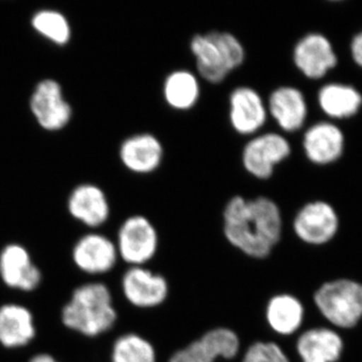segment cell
Masks as SVG:
<instances>
[{
  "instance_id": "6da1fadb",
  "label": "cell",
  "mask_w": 362,
  "mask_h": 362,
  "mask_svg": "<svg viewBox=\"0 0 362 362\" xmlns=\"http://www.w3.org/2000/svg\"><path fill=\"white\" fill-rule=\"evenodd\" d=\"M221 221L226 244L252 261L270 259L284 240L282 209L266 195L252 199L233 195L221 211Z\"/></svg>"
},
{
  "instance_id": "7a4b0ae2",
  "label": "cell",
  "mask_w": 362,
  "mask_h": 362,
  "mask_svg": "<svg viewBox=\"0 0 362 362\" xmlns=\"http://www.w3.org/2000/svg\"><path fill=\"white\" fill-rule=\"evenodd\" d=\"M119 313L110 288L105 283L78 286L61 312L65 327L86 337H99L113 329Z\"/></svg>"
},
{
  "instance_id": "3957f363",
  "label": "cell",
  "mask_w": 362,
  "mask_h": 362,
  "mask_svg": "<svg viewBox=\"0 0 362 362\" xmlns=\"http://www.w3.org/2000/svg\"><path fill=\"white\" fill-rule=\"evenodd\" d=\"M189 49L194 57L197 75L211 84L223 82L246 59V51L239 37L221 30L194 35Z\"/></svg>"
},
{
  "instance_id": "277c9868",
  "label": "cell",
  "mask_w": 362,
  "mask_h": 362,
  "mask_svg": "<svg viewBox=\"0 0 362 362\" xmlns=\"http://www.w3.org/2000/svg\"><path fill=\"white\" fill-rule=\"evenodd\" d=\"M115 244L119 259L127 267L150 266L160 252L161 233L148 216L131 214L119 226Z\"/></svg>"
},
{
  "instance_id": "5b68a950",
  "label": "cell",
  "mask_w": 362,
  "mask_h": 362,
  "mask_svg": "<svg viewBox=\"0 0 362 362\" xmlns=\"http://www.w3.org/2000/svg\"><path fill=\"white\" fill-rule=\"evenodd\" d=\"M243 349L237 331L216 326L173 350L164 362H233L239 359Z\"/></svg>"
},
{
  "instance_id": "8992f818",
  "label": "cell",
  "mask_w": 362,
  "mask_h": 362,
  "mask_svg": "<svg viewBox=\"0 0 362 362\" xmlns=\"http://www.w3.org/2000/svg\"><path fill=\"white\" fill-rule=\"evenodd\" d=\"M120 288L125 301L142 312L158 310L171 297L168 278L150 266L127 267L121 277Z\"/></svg>"
},
{
  "instance_id": "52a82bcc",
  "label": "cell",
  "mask_w": 362,
  "mask_h": 362,
  "mask_svg": "<svg viewBox=\"0 0 362 362\" xmlns=\"http://www.w3.org/2000/svg\"><path fill=\"white\" fill-rule=\"evenodd\" d=\"M313 301L324 318L337 327H352L362 316V285L349 280L324 283Z\"/></svg>"
},
{
  "instance_id": "ba28073f",
  "label": "cell",
  "mask_w": 362,
  "mask_h": 362,
  "mask_svg": "<svg viewBox=\"0 0 362 362\" xmlns=\"http://www.w3.org/2000/svg\"><path fill=\"white\" fill-rule=\"evenodd\" d=\"M28 108L35 122L47 132L65 129L73 119V107L59 81L47 78L33 88Z\"/></svg>"
},
{
  "instance_id": "9c48e42d",
  "label": "cell",
  "mask_w": 362,
  "mask_h": 362,
  "mask_svg": "<svg viewBox=\"0 0 362 362\" xmlns=\"http://www.w3.org/2000/svg\"><path fill=\"white\" fill-rule=\"evenodd\" d=\"M291 153V143L284 135L278 132L258 133L252 136L243 148V168L257 180H267Z\"/></svg>"
},
{
  "instance_id": "30bf717a",
  "label": "cell",
  "mask_w": 362,
  "mask_h": 362,
  "mask_svg": "<svg viewBox=\"0 0 362 362\" xmlns=\"http://www.w3.org/2000/svg\"><path fill=\"white\" fill-rule=\"evenodd\" d=\"M339 220L335 209L328 202H307L298 209L292 221L295 237L310 246H321L330 242L337 233Z\"/></svg>"
},
{
  "instance_id": "8fae6325",
  "label": "cell",
  "mask_w": 362,
  "mask_h": 362,
  "mask_svg": "<svg viewBox=\"0 0 362 362\" xmlns=\"http://www.w3.org/2000/svg\"><path fill=\"white\" fill-rule=\"evenodd\" d=\"M305 306L299 297L289 291L274 293L266 300L263 321L272 338H289L297 334L305 321Z\"/></svg>"
},
{
  "instance_id": "7c38bea8",
  "label": "cell",
  "mask_w": 362,
  "mask_h": 362,
  "mask_svg": "<svg viewBox=\"0 0 362 362\" xmlns=\"http://www.w3.org/2000/svg\"><path fill=\"white\" fill-rule=\"evenodd\" d=\"M71 259L78 270L88 275H106L119 262L115 240L98 232L82 235L74 245Z\"/></svg>"
},
{
  "instance_id": "4fadbf2b",
  "label": "cell",
  "mask_w": 362,
  "mask_h": 362,
  "mask_svg": "<svg viewBox=\"0 0 362 362\" xmlns=\"http://www.w3.org/2000/svg\"><path fill=\"white\" fill-rule=\"evenodd\" d=\"M269 114L265 100L250 87L239 86L228 96V120L238 134L254 136L266 125Z\"/></svg>"
},
{
  "instance_id": "5bb4252c",
  "label": "cell",
  "mask_w": 362,
  "mask_h": 362,
  "mask_svg": "<svg viewBox=\"0 0 362 362\" xmlns=\"http://www.w3.org/2000/svg\"><path fill=\"white\" fill-rule=\"evenodd\" d=\"M293 62L305 77L320 80L337 66L338 59L328 37L320 33H309L295 45Z\"/></svg>"
},
{
  "instance_id": "9a60e30c",
  "label": "cell",
  "mask_w": 362,
  "mask_h": 362,
  "mask_svg": "<svg viewBox=\"0 0 362 362\" xmlns=\"http://www.w3.org/2000/svg\"><path fill=\"white\" fill-rule=\"evenodd\" d=\"M0 279L11 289L33 292L40 287L42 274L28 250L11 243L0 251Z\"/></svg>"
},
{
  "instance_id": "2e32d148",
  "label": "cell",
  "mask_w": 362,
  "mask_h": 362,
  "mask_svg": "<svg viewBox=\"0 0 362 362\" xmlns=\"http://www.w3.org/2000/svg\"><path fill=\"white\" fill-rule=\"evenodd\" d=\"M66 209L74 220L96 230L106 225L111 216V206L103 188L85 182L71 189L66 199Z\"/></svg>"
},
{
  "instance_id": "e0dca14e",
  "label": "cell",
  "mask_w": 362,
  "mask_h": 362,
  "mask_svg": "<svg viewBox=\"0 0 362 362\" xmlns=\"http://www.w3.org/2000/svg\"><path fill=\"white\" fill-rule=\"evenodd\" d=\"M118 156L124 168L130 173L150 175L160 168L164 147L159 138L152 133H136L121 142Z\"/></svg>"
},
{
  "instance_id": "ac0fdd59",
  "label": "cell",
  "mask_w": 362,
  "mask_h": 362,
  "mask_svg": "<svg viewBox=\"0 0 362 362\" xmlns=\"http://www.w3.org/2000/svg\"><path fill=\"white\" fill-rule=\"evenodd\" d=\"M266 104L269 117L281 130L293 133L304 127L308 104L301 90L293 86H280L272 90Z\"/></svg>"
},
{
  "instance_id": "d6986e66",
  "label": "cell",
  "mask_w": 362,
  "mask_h": 362,
  "mask_svg": "<svg viewBox=\"0 0 362 362\" xmlns=\"http://www.w3.org/2000/svg\"><path fill=\"white\" fill-rule=\"evenodd\" d=\"M305 156L316 165L337 161L344 152L345 138L334 123L321 121L307 128L302 139Z\"/></svg>"
},
{
  "instance_id": "ffe728a7",
  "label": "cell",
  "mask_w": 362,
  "mask_h": 362,
  "mask_svg": "<svg viewBox=\"0 0 362 362\" xmlns=\"http://www.w3.org/2000/svg\"><path fill=\"white\" fill-rule=\"evenodd\" d=\"M37 335L33 314L25 305L0 306V344L7 349L25 347Z\"/></svg>"
},
{
  "instance_id": "44dd1931",
  "label": "cell",
  "mask_w": 362,
  "mask_h": 362,
  "mask_svg": "<svg viewBox=\"0 0 362 362\" xmlns=\"http://www.w3.org/2000/svg\"><path fill=\"white\" fill-rule=\"evenodd\" d=\"M343 349L341 338L325 327L310 328L300 333L295 350L301 362H335Z\"/></svg>"
},
{
  "instance_id": "7402d4cb",
  "label": "cell",
  "mask_w": 362,
  "mask_h": 362,
  "mask_svg": "<svg viewBox=\"0 0 362 362\" xmlns=\"http://www.w3.org/2000/svg\"><path fill=\"white\" fill-rule=\"evenodd\" d=\"M317 101L326 116L347 119L356 116L362 107V95L352 86L329 83L318 90Z\"/></svg>"
},
{
  "instance_id": "603a6c76",
  "label": "cell",
  "mask_w": 362,
  "mask_h": 362,
  "mask_svg": "<svg viewBox=\"0 0 362 362\" xmlns=\"http://www.w3.org/2000/svg\"><path fill=\"white\" fill-rule=\"evenodd\" d=\"M162 94L164 101L173 110H190L201 98L199 77L187 69L173 71L164 78Z\"/></svg>"
},
{
  "instance_id": "cb8c5ba5",
  "label": "cell",
  "mask_w": 362,
  "mask_h": 362,
  "mask_svg": "<svg viewBox=\"0 0 362 362\" xmlns=\"http://www.w3.org/2000/svg\"><path fill=\"white\" fill-rule=\"evenodd\" d=\"M110 362H161L151 339L137 331H128L112 343Z\"/></svg>"
},
{
  "instance_id": "d4e9b609",
  "label": "cell",
  "mask_w": 362,
  "mask_h": 362,
  "mask_svg": "<svg viewBox=\"0 0 362 362\" xmlns=\"http://www.w3.org/2000/svg\"><path fill=\"white\" fill-rule=\"evenodd\" d=\"M30 26L42 39L58 47L68 45L73 35L70 21L65 14L54 8L35 11L30 18Z\"/></svg>"
},
{
  "instance_id": "484cf974",
  "label": "cell",
  "mask_w": 362,
  "mask_h": 362,
  "mask_svg": "<svg viewBox=\"0 0 362 362\" xmlns=\"http://www.w3.org/2000/svg\"><path fill=\"white\" fill-rule=\"evenodd\" d=\"M237 362H292L282 342L274 338L256 339L243 349Z\"/></svg>"
},
{
  "instance_id": "4316f807",
  "label": "cell",
  "mask_w": 362,
  "mask_h": 362,
  "mask_svg": "<svg viewBox=\"0 0 362 362\" xmlns=\"http://www.w3.org/2000/svg\"><path fill=\"white\" fill-rule=\"evenodd\" d=\"M350 52H351L354 63L362 68V30L357 33L354 40H351Z\"/></svg>"
},
{
  "instance_id": "83f0119b",
  "label": "cell",
  "mask_w": 362,
  "mask_h": 362,
  "mask_svg": "<svg viewBox=\"0 0 362 362\" xmlns=\"http://www.w3.org/2000/svg\"><path fill=\"white\" fill-rule=\"evenodd\" d=\"M28 362H59L56 357L49 354H37L28 361Z\"/></svg>"
}]
</instances>
